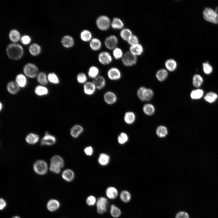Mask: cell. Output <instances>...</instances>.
<instances>
[{"instance_id": "obj_1", "label": "cell", "mask_w": 218, "mask_h": 218, "mask_svg": "<svg viewBox=\"0 0 218 218\" xmlns=\"http://www.w3.org/2000/svg\"><path fill=\"white\" fill-rule=\"evenodd\" d=\"M6 53L8 57L13 60L21 58L23 54V50L21 46L17 44L11 43L7 47Z\"/></svg>"}, {"instance_id": "obj_2", "label": "cell", "mask_w": 218, "mask_h": 218, "mask_svg": "<svg viewBox=\"0 0 218 218\" xmlns=\"http://www.w3.org/2000/svg\"><path fill=\"white\" fill-rule=\"evenodd\" d=\"M137 95L141 101H148L152 99L154 93L152 89L142 86L140 87L137 89Z\"/></svg>"}, {"instance_id": "obj_3", "label": "cell", "mask_w": 218, "mask_h": 218, "mask_svg": "<svg viewBox=\"0 0 218 218\" xmlns=\"http://www.w3.org/2000/svg\"><path fill=\"white\" fill-rule=\"evenodd\" d=\"M111 21L110 18L104 15H100L97 18L96 25L99 29L102 31L108 29L111 26Z\"/></svg>"}, {"instance_id": "obj_4", "label": "cell", "mask_w": 218, "mask_h": 218, "mask_svg": "<svg viewBox=\"0 0 218 218\" xmlns=\"http://www.w3.org/2000/svg\"><path fill=\"white\" fill-rule=\"evenodd\" d=\"M137 61V56L131 53L129 51H126L124 53L121 58L123 64L128 67L135 65Z\"/></svg>"}, {"instance_id": "obj_5", "label": "cell", "mask_w": 218, "mask_h": 218, "mask_svg": "<svg viewBox=\"0 0 218 218\" xmlns=\"http://www.w3.org/2000/svg\"><path fill=\"white\" fill-rule=\"evenodd\" d=\"M203 13L206 21L214 24L218 23V14L215 11L210 8H206Z\"/></svg>"}, {"instance_id": "obj_6", "label": "cell", "mask_w": 218, "mask_h": 218, "mask_svg": "<svg viewBox=\"0 0 218 218\" xmlns=\"http://www.w3.org/2000/svg\"><path fill=\"white\" fill-rule=\"evenodd\" d=\"M107 199L104 197H100L97 200L96 203L97 211V213L102 214L107 210L108 205Z\"/></svg>"}, {"instance_id": "obj_7", "label": "cell", "mask_w": 218, "mask_h": 218, "mask_svg": "<svg viewBox=\"0 0 218 218\" xmlns=\"http://www.w3.org/2000/svg\"><path fill=\"white\" fill-rule=\"evenodd\" d=\"M33 168L34 171L37 174L41 175H44L47 172L48 165L45 161L38 160L34 163Z\"/></svg>"}, {"instance_id": "obj_8", "label": "cell", "mask_w": 218, "mask_h": 218, "mask_svg": "<svg viewBox=\"0 0 218 218\" xmlns=\"http://www.w3.org/2000/svg\"><path fill=\"white\" fill-rule=\"evenodd\" d=\"M23 71L25 74L28 77L33 78L38 75V69L34 64L28 63L24 66Z\"/></svg>"}, {"instance_id": "obj_9", "label": "cell", "mask_w": 218, "mask_h": 218, "mask_svg": "<svg viewBox=\"0 0 218 218\" xmlns=\"http://www.w3.org/2000/svg\"><path fill=\"white\" fill-rule=\"evenodd\" d=\"M107 76L108 78L111 81H117L120 80L122 77L120 70L117 68L112 67L107 71Z\"/></svg>"}, {"instance_id": "obj_10", "label": "cell", "mask_w": 218, "mask_h": 218, "mask_svg": "<svg viewBox=\"0 0 218 218\" xmlns=\"http://www.w3.org/2000/svg\"><path fill=\"white\" fill-rule=\"evenodd\" d=\"M103 100L104 102L108 105H112L115 104L117 100V94L114 92L108 91L105 92L103 94Z\"/></svg>"}, {"instance_id": "obj_11", "label": "cell", "mask_w": 218, "mask_h": 218, "mask_svg": "<svg viewBox=\"0 0 218 218\" xmlns=\"http://www.w3.org/2000/svg\"><path fill=\"white\" fill-rule=\"evenodd\" d=\"M118 43V38L114 35L108 36L104 40V44L106 47L110 50H113L117 47Z\"/></svg>"}, {"instance_id": "obj_12", "label": "cell", "mask_w": 218, "mask_h": 218, "mask_svg": "<svg viewBox=\"0 0 218 218\" xmlns=\"http://www.w3.org/2000/svg\"><path fill=\"white\" fill-rule=\"evenodd\" d=\"M99 62L103 65H107L111 63L112 58L111 54L106 51H103L99 53L98 56Z\"/></svg>"}, {"instance_id": "obj_13", "label": "cell", "mask_w": 218, "mask_h": 218, "mask_svg": "<svg viewBox=\"0 0 218 218\" xmlns=\"http://www.w3.org/2000/svg\"><path fill=\"white\" fill-rule=\"evenodd\" d=\"M83 89L84 94L89 96L94 94L97 90L92 81H88L83 85Z\"/></svg>"}, {"instance_id": "obj_14", "label": "cell", "mask_w": 218, "mask_h": 218, "mask_svg": "<svg viewBox=\"0 0 218 218\" xmlns=\"http://www.w3.org/2000/svg\"><path fill=\"white\" fill-rule=\"evenodd\" d=\"M92 81L97 90L103 89L106 85V81L105 78L101 75L93 79Z\"/></svg>"}, {"instance_id": "obj_15", "label": "cell", "mask_w": 218, "mask_h": 218, "mask_svg": "<svg viewBox=\"0 0 218 218\" xmlns=\"http://www.w3.org/2000/svg\"><path fill=\"white\" fill-rule=\"evenodd\" d=\"M56 142L55 137L48 134L46 132L45 135L42 138L41 141V145H52Z\"/></svg>"}, {"instance_id": "obj_16", "label": "cell", "mask_w": 218, "mask_h": 218, "mask_svg": "<svg viewBox=\"0 0 218 218\" xmlns=\"http://www.w3.org/2000/svg\"><path fill=\"white\" fill-rule=\"evenodd\" d=\"M84 130V128L82 126L79 124H75L70 129V134L72 137L77 138L83 132Z\"/></svg>"}, {"instance_id": "obj_17", "label": "cell", "mask_w": 218, "mask_h": 218, "mask_svg": "<svg viewBox=\"0 0 218 218\" xmlns=\"http://www.w3.org/2000/svg\"><path fill=\"white\" fill-rule=\"evenodd\" d=\"M105 194L107 197L111 200H114L117 198L118 192L117 189L113 186L107 187L105 190Z\"/></svg>"}, {"instance_id": "obj_18", "label": "cell", "mask_w": 218, "mask_h": 218, "mask_svg": "<svg viewBox=\"0 0 218 218\" xmlns=\"http://www.w3.org/2000/svg\"><path fill=\"white\" fill-rule=\"evenodd\" d=\"M61 42L62 45L66 48H71L74 44V38L69 35L64 36L62 38Z\"/></svg>"}, {"instance_id": "obj_19", "label": "cell", "mask_w": 218, "mask_h": 218, "mask_svg": "<svg viewBox=\"0 0 218 218\" xmlns=\"http://www.w3.org/2000/svg\"><path fill=\"white\" fill-rule=\"evenodd\" d=\"M60 206L59 201L55 199L49 200L46 205L47 209L50 211L54 212L58 210Z\"/></svg>"}, {"instance_id": "obj_20", "label": "cell", "mask_w": 218, "mask_h": 218, "mask_svg": "<svg viewBox=\"0 0 218 218\" xmlns=\"http://www.w3.org/2000/svg\"><path fill=\"white\" fill-rule=\"evenodd\" d=\"M168 75V71L164 68H161L158 70L155 74L157 80L160 82L164 81L166 80Z\"/></svg>"}, {"instance_id": "obj_21", "label": "cell", "mask_w": 218, "mask_h": 218, "mask_svg": "<svg viewBox=\"0 0 218 218\" xmlns=\"http://www.w3.org/2000/svg\"><path fill=\"white\" fill-rule=\"evenodd\" d=\"M129 51L134 55L137 56L142 54L144 51L143 46L140 43L130 46Z\"/></svg>"}, {"instance_id": "obj_22", "label": "cell", "mask_w": 218, "mask_h": 218, "mask_svg": "<svg viewBox=\"0 0 218 218\" xmlns=\"http://www.w3.org/2000/svg\"><path fill=\"white\" fill-rule=\"evenodd\" d=\"M136 116L135 113L132 111L126 112L124 115V120L125 122L128 124H131L135 121Z\"/></svg>"}, {"instance_id": "obj_23", "label": "cell", "mask_w": 218, "mask_h": 218, "mask_svg": "<svg viewBox=\"0 0 218 218\" xmlns=\"http://www.w3.org/2000/svg\"><path fill=\"white\" fill-rule=\"evenodd\" d=\"M61 176L62 178L65 181L68 182H71L74 178L75 174L72 170L67 169L64 170L62 172Z\"/></svg>"}, {"instance_id": "obj_24", "label": "cell", "mask_w": 218, "mask_h": 218, "mask_svg": "<svg viewBox=\"0 0 218 218\" xmlns=\"http://www.w3.org/2000/svg\"><path fill=\"white\" fill-rule=\"evenodd\" d=\"M166 69L168 71L173 72L175 71L177 67V63L176 61L172 58L166 60L164 64Z\"/></svg>"}, {"instance_id": "obj_25", "label": "cell", "mask_w": 218, "mask_h": 218, "mask_svg": "<svg viewBox=\"0 0 218 218\" xmlns=\"http://www.w3.org/2000/svg\"><path fill=\"white\" fill-rule=\"evenodd\" d=\"M142 110L145 115L150 116L155 113V108L153 104L151 103H146L143 105Z\"/></svg>"}, {"instance_id": "obj_26", "label": "cell", "mask_w": 218, "mask_h": 218, "mask_svg": "<svg viewBox=\"0 0 218 218\" xmlns=\"http://www.w3.org/2000/svg\"><path fill=\"white\" fill-rule=\"evenodd\" d=\"M99 73V68L96 66L92 65L89 68L87 75L88 77L93 80L100 75Z\"/></svg>"}, {"instance_id": "obj_27", "label": "cell", "mask_w": 218, "mask_h": 218, "mask_svg": "<svg viewBox=\"0 0 218 218\" xmlns=\"http://www.w3.org/2000/svg\"><path fill=\"white\" fill-rule=\"evenodd\" d=\"M110 160V157L109 155L105 153H101L99 155L97 161L100 165L104 166L109 164Z\"/></svg>"}, {"instance_id": "obj_28", "label": "cell", "mask_w": 218, "mask_h": 218, "mask_svg": "<svg viewBox=\"0 0 218 218\" xmlns=\"http://www.w3.org/2000/svg\"><path fill=\"white\" fill-rule=\"evenodd\" d=\"M111 26L114 29H121L123 28L124 24L122 20L118 17L114 18L111 22Z\"/></svg>"}, {"instance_id": "obj_29", "label": "cell", "mask_w": 218, "mask_h": 218, "mask_svg": "<svg viewBox=\"0 0 218 218\" xmlns=\"http://www.w3.org/2000/svg\"><path fill=\"white\" fill-rule=\"evenodd\" d=\"M7 89L10 93L15 94L19 91V86L16 82L11 81L8 83Z\"/></svg>"}, {"instance_id": "obj_30", "label": "cell", "mask_w": 218, "mask_h": 218, "mask_svg": "<svg viewBox=\"0 0 218 218\" xmlns=\"http://www.w3.org/2000/svg\"><path fill=\"white\" fill-rule=\"evenodd\" d=\"M90 46L92 50L96 51L99 50L101 47L100 40L96 38H93L90 41Z\"/></svg>"}, {"instance_id": "obj_31", "label": "cell", "mask_w": 218, "mask_h": 218, "mask_svg": "<svg viewBox=\"0 0 218 218\" xmlns=\"http://www.w3.org/2000/svg\"><path fill=\"white\" fill-rule=\"evenodd\" d=\"M80 37L81 40L85 42L90 41L93 38L92 33L87 29H84L81 31Z\"/></svg>"}, {"instance_id": "obj_32", "label": "cell", "mask_w": 218, "mask_h": 218, "mask_svg": "<svg viewBox=\"0 0 218 218\" xmlns=\"http://www.w3.org/2000/svg\"><path fill=\"white\" fill-rule=\"evenodd\" d=\"M110 214L114 218H118L121 215V209L114 204H112L110 207Z\"/></svg>"}, {"instance_id": "obj_33", "label": "cell", "mask_w": 218, "mask_h": 218, "mask_svg": "<svg viewBox=\"0 0 218 218\" xmlns=\"http://www.w3.org/2000/svg\"><path fill=\"white\" fill-rule=\"evenodd\" d=\"M120 35L124 40L127 41L133 35L131 30L128 28H124L121 29Z\"/></svg>"}, {"instance_id": "obj_34", "label": "cell", "mask_w": 218, "mask_h": 218, "mask_svg": "<svg viewBox=\"0 0 218 218\" xmlns=\"http://www.w3.org/2000/svg\"><path fill=\"white\" fill-rule=\"evenodd\" d=\"M121 200L124 203H128L131 199V195L129 191L126 190L122 191L120 193Z\"/></svg>"}, {"instance_id": "obj_35", "label": "cell", "mask_w": 218, "mask_h": 218, "mask_svg": "<svg viewBox=\"0 0 218 218\" xmlns=\"http://www.w3.org/2000/svg\"><path fill=\"white\" fill-rule=\"evenodd\" d=\"M30 53L33 56L38 55L41 52V48L38 44L33 43L31 45L29 48Z\"/></svg>"}, {"instance_id": "obj_36", "label": "cell", "mask_w": 218, "mask_h": 218, "mask_svg": "<svg viewBox=\"0 0 218 218\" xmlns=\"http://www.w3.org/2000/svg\"><path fill=\"white\" fill-rule=\"evenodd\" d=\"M51 163L57 165L62 168L64 165L63 159L60 156L55 155L53 157L51 160Z\"/></svg>"}, {"instance_id": "obj_37", "label": "cell", "mask_w": 218, "mask_h": 218, "mask_svg": "<svg viewBox=\"0 0 218 218\" xmlns=\"http://www.w3.org/2000/svg\"><path fill=\"white\" fill-rule=\"evenodd\" d=\"M156 133L160 137L163 138L165 137L168 134L167 128L164 126L160 125L157 128Z\"/></svg>"}, {"instance_id": "obj_38", "label": "cell", "mask_w": 218, "mask_h": 218, "mask_svg": "<svg viewBox=\"0 0 218 218\" xmlns=\"http://www.w3.org/2000/svg\"><path fill=\"white\" fill-rule=\"evenodd\" d=\"M39 139V137L38 135L33 133H30L27 135L25 138V140L28 144H33L37 143Z\"/></svg>"}, {"instance_id": "obj_39", "label": "cell", "mask_w": 218, "mask_h": 218, "mask_svg": "<svg viewBox=\"0 0 218 218\" xmlns=\"http://www.w3.org/2000/svg\"><path fill=\"white\" fill-rule=\"evenodd\" d=\"M218 96L216 93L210 92L207 93L204 97V100L207 102L212 103L214 102L217 99Z\"/></svg>"}, {"instance_id": "obj_40", "label": "cell", "mask_w": 218, "mask_h": 218, "mask_svg": "<svg viewBox=\"0 0 218 218\" xmlns=\"http://www.w3.org/2000/svg\"><path fill=\"white\" fill-rule=\"evenodd\" d=\"M88 75L85 73L80 72L77 75L76 79L78 83L83 85L88 81Z\"/></svg>"}, {"instance_id": "obj_41", "label": "cell", "mask_w": 218, "mask_h": 218, "mask_svg": "<svg viewBox=\"0 0 218 218\" xmlns=\"http://www.w3.org/2000/svg\"><path fill=\"white\" fill-rule=\"evenodd\" d=\"M9 36L10 40L14 42L18 41L20 38L19 32L15 29L11 30L9 32Z\"/></svg>"}, {"instance_id": "obj_42", "label": "cell", "mask_w": 218, "mask_h": 218, "mask_svg": "<svg viewBox=\"0 0 218 218\" xmlns=\"http://www.w3.org/2000/svg\"><path fill=\"white\" fill-rule=\"evenodd\" d=\"M16 82L19 87H25L27 83V79L25 77L23 74H20L18 75L15 79Z\"/></svg>"}, {"instance_id": "obj_43", "label": "cell", "mask_w": 218, "mask_h": 218, "mask_svg": "<svg viewBox=\"0 0 218 218\" xmlns=\"http://www.w3.org/2000/svg\"><path fill=\"white\" fill-rule=\"evenodd\" d=\"M203 91L201 89H197L192 91L190 94L191 98L193 99H198L203 95Z\"/></svg>"}, {"instance_id": "obj_44", "label": "cell", "mask_w": 218, "mask_h": 218, "mask_svg": "<svg viewBox=\"0 0 218 218\" xmlns=\"http://www.w3.org/2000/svg\"><path fill=\"white\" fill-rule=\"evenodd\" d=\"M203 82L202 77L198 74L194 75L193 78V85L197 88L201 86Z\"/></svg>"}, {"instance_id": "obj_45", "label": "cell", "mask_w": 218, "mask_h": 218, "mask_svg": "<svg viewBox=\"0 0 218 218\" xmlns=\"http://www.w3.org/2000/svg\"><path fill=\"white\" fill-rule=\"evenodd\" d=\"M35 92L38 96H42L47 94L48 92L47 88L42 86L36 87L35 89Z\"/></svg>"}, {"instance_id": "obj_46", "label": "cell", "mask_w": 218, "mask_h": 218, "mask_svg": "<svg viewBox=\"0 0 218 218\" xmlns=\"http://www.w3.org/2000/svg\"><path fill=\"white\" fill-rule=\"evenodd\" d=\"M124 53L122 50L120 48L117 47L113 50V55L116 59H121Z\"/></svg>"}, {"instance_id": "obj_47", "label": "cell", "mask_w": 218, "mask_h": 218, "mask_svg": "<svg viewBox=\"0 0 218 218\" xmlns=\"http://www.w3.org/2000/svg\"><path fill=\"white\" fill-rule=\"evenodd\" d=\"M37 80L40 84L43 85H46L48 83L46 76L44 72H41L38 74Z\"/></svg>"}, {"instance_id": "obj_48", "label": "cell", "mask_w": 218, "mask_h": 218, "mask_svg": "<svg viewBox=\"0 0 218 218\" xmlns=\"http://www.w3.org/2000/svg\"><path fill=\"white\" fill-rule=\"evenodd\" d=\"M128 137L127 134L124 132H121L118 135L117 141L120 144H124L128 141Z\"/></svg>"}, {"instance_id": "obj_49", "label": "cell", "mask_w": 218, "mask_h": 218, "mask_svg": "<svg viewBox=\"0 0 218 218\" xmlns=\"http://www.w3.org/2000/svg\"><path fill=\"white\" fill-rule=\"evenodd\" d=\"M97 200L94 196L92 195H89L86 199V203L89 206H94L96 204Z\"/></svg>"}, {"instance_id": "obj_50", "label": "cell", "mask_w": 218, "mask_h": 218, "mask_svg": "<svg viewBox=\"0 0 218 218\" xmlns=\"http://www.w3.org/2000/svg\"><path fill=\"white\" fill-rule=\"evenodd\" d=\"M48 79L50 82L54 84L59 83V80L57 75L53 73H49L48 75Z\"/></svg>"}, {"instance_id": "obj_51", "label": "cell", "mask_w": 218, "mask_h": 218, "mask_svg": "<svg viewBox=\"0 0 218 218\" xmlns=\"http://www.w3.org/2000/svg\"><path fill=\"white\" fill-rule=\"evenodd\" d=\"M127 41L130 46L139 43V41L137 36L133 34Z\"/></svg>"}, {"instance_id": "obj_52", "label": "cell", "mask_w": 218, "mask_h": 218, "mask_svg": "<svg viewBox=\"0 0 218 218\" xmlns=\"http://www.w3.org/2000/svg\"><path fill=\"white\" fill-rule=\"evenodd\" d=\"M203 71L204 73L207 74H210L213 71L212 67L208 63H204L203 64Z\"/></svg>"}, {"instance_id": "obj_53", "label": "cell", "mask_w": 218, "mask_h": 218, "mask_svg": "<svg viewBox=\"0 0 218 218\" xmlns=\"http://www.w3.org/2000/svg\"><path fill=\"white\" fill-rule=\"evenodd\" d=\"M175 218H190V216L189 214L187 212L181 211L176 213Z\"/></svg>"}, {"instance_id": "obj_54", "label": "cell", "mask_w": 218, "mask_h": 218, "mask_svg": "<svg viewBox=\"0 0 218 218\" xmlns=\"http://www.w3.org/2000/svg\"><path fill=\"white\" fill-rule=\"evenodd\" d=\"M61 168L59 166L52 163L51 164L49 167V170L51 171L56 173H58L60 172Z\"/></svg>"}, {"instance_id": "obj_55", "label": "cell", "mask_w": 218, "mask_h": 218, "mask_svg": "<svg viewBox=\"0 0 218 218\" xmlns=\"http://www.w3.org/2000/svg\"><path fill=\"white\" fill-rule=\"evenodd\" d=\"M84 151L86 155L90 156L92 155L94 150L92 146H89L85 147Z\"/></svg>"}, {"instance_id": "obj_56", "label": "cell", "mask_w": 218, "mask_h": 218, "mask_svg": "<svg viewBox=\"0 0 218 218\" xmlns=\"http://www.w3.org/2000/svg\"><path fill=\"white\" fill-rule=\"evenodd\" d=\"M31 41L30 36L27 35H24L21 38V41L23 44L26 45L29 44Z\"/></svg>"}, {"instance_id": "obj_57", "label": "cell", "mask_w": 218, "mask_h": 218, "mask_svg": "<svg viewBox=\"0 0 218 218\" xmlns=\"http://www.w3.org/2000/svg\"><path fill=\"white\" fill-rule=\"evenodd\" d=\"M0 209L2 210L6 207V203L5 201L3 198H1L0 199Z\"/></svg>"}, {"instance_id": "obj_58", "label": "cell", "mask_w": 218, "mask_h": 218, "mask_svg": "<svg viewBox=\"0 0 218 218\" xmlns=\"http://www.w3.org/2000/svg\"><path fill=\"white\" fill-rule=\"evenodd\" d=\"M12 218H21L20 217L17 216H13Z\"/></svg>"}, {"instance_id": "obj_59", "label": "cell", "mask_w": 218, "mask_h": 218, "mask_svg": "<svg viewBox=\"0 0 218 218\" xmlns=\"http://www.w3.org/2000/svg\"><path fill=\"white\" fill-rule=\"evenodd\" d=\"M215 11L217 13V12H218V8L216 7V8H215Z\"/></svg>"}, {"instance_id": "obj_60", "label": "cell", "mask_w": 218, "mask_h": 218, "mask_svg": "<svg viewBox=\"0 0 218 218\" xmlns=\"http://www.w3.org/2000/svg\"><path fill=\"white\" fill-rule=\"evenodd\" d=\"M2 104H1V103H0V108L1 110V109H2Z\"/></svg>"}]
</instances>
